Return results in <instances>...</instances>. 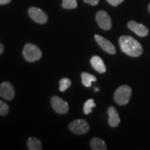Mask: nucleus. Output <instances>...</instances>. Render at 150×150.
<instances>
[{
	"mask_svg": "<svg viewBox=\"0 0 150 150\" xmlns=\"http://www.w3.org/2000/svg\"><path fill=\"white\" fill-rule=\"evenodd\" d=\"M121 50L131 57H138L142 54L143 50L140 43L129 35H122L119 38Z\"/></svg>",
	"mask_w": 150,
	"mask_h": 150,
	"instance_id": "1",
	"label": "nucleus"
},
{
	"mask_svg": "<svg viewBox=\"0 0 150 150\" xmlns=\"http://www.w3.org/2000/svg\"><path fill=\"white\" fill-rule=\"evenodd\" d=\"M132 94V90L129 86H120L114 94V100L120 106L126 105L129 103Z\"/></svg>",
	"mask_w": 150,
	"mask_h": 150,
	"instance_id": "2",
	"label": "nucleus"
},
{
	"mask_svg": "<svg viewBox=\"0 0 150 150\" xmlns=\"http://www.w3.org/2000/svg\"><path fill=\"white\" fill-rule=\"evenodd\" d=\"M24 59L28 62H35L38 61L42 57V52L38 47L31 43H27L23 50Z\"/></svg>",
	"mask_w": 150,
	"mask_h": 150,
	"instance_id": "3",
	"label": "nucleus"
},
{
	"mask_svg": "<svg viewBox=\"0 0 150 150\" xmlns=\"http://www.w3.org/2000/svg\"><path fill=\"white\" fill-rule=\"evenodd\" d=\"M69 129L75 134H85L89 131V124L83 119L74 120L69 125Z\"/></svg>",
	"mask_w": 150,
	"mask_h": 150,
	"instance_id": "4",
	"label": "nucleus"
},
{
	"mask_svg": "<svg viewBox=\"0 0 150 150\" xmlns=\"http://www.w3.org/2000/svg\"><path fill=\"white\" fill-rule=\"evenodd\" d=\"M96 20L99 27L101 29L106 30L110 29L112 27V22L109 15L106 11H99L96 14Z\"/></svg>",
	"mask_w": 150,
	"mask_h": 150,
	"instance_id": "5",
	"label": "nucleus"
},
{
	"mask_svg": "<svg viewBox=\"0 0 150 150\" xmlns=\"http://www.w3.org/2000/svg\"><path fill=\"white\" fill-rule=\"evenodd\" d=\"M51 104L54 110L59 114H65L68 112L69 106L67 102L61 97L54 96L52 97Z\"/></svg>",
	"mask_w": 150,
	"mask_h": 150,
	"instance_id": "6",
	"label": "nucleus"
},
{
	"mask_svg": "<svg viewBox=\"0 0 150 150\" xmlns=\"http://www.w3.org/2000/svg\"><path fill=\"white\" fill-rule=\"evenodd\" d=\"M28 13H29L30 18L37 23L45 24L47 22V16L40 8H36V7H31L28 10Z\"/></svg>",
	"mask_w": 150,
	"mask_h": 150,
	"instance_id": "7",
	"label": "nucleus"
},
{
	"mask_svg": "<svg viewBox=\"0 0 150 150\" xmlns=\"http://www.w3.org/2000/svg\"><path fill=\"white\" fill-rule=\"evenodd\" d=\"M0 97L8 101L13 99L15 89L10 82L5 81L0 84Z\"/></svg>",
	"mask_w": 150,
	"mask_h": 150,
	"instance_id": "8",
	"label": "nucleus"
},
{
	"mask_svg": "<svg viewBox=\"0 0 150 150\" xmlns=\"http://www.w3.org/2000/svg\"><path fill=\"white\" fill-rule=\"evenodd\" d=\"M95 39L97 42V44L102 47L104 51L110 54H115L116 53L115 47L107 39L97 34L95 35Z\"/></svg>",
	"mask_w": 150,
	"mask_h": 150,
	"instance_id": "9",
	"label": "nucleus"
},
{
	"mask_svg": "<svg viewBox=\"0 0 150 150\" xmlns=\"http://www.w3.org/2000/svg\"><path fill=\"white\" fill-rule=\"evenodd\" d=\"M127 26L131 31H132L140 37H145L149 33V30L145 25L137 23L136 22L133 21V20L129 21L127 24Z\"/></svg>",
	"mask_w": 150,
	"mask_h": 150,
	"instance_id": "10",
	"label": "nucleus"
},
{
	"mask_svg": "<svg viewBox=\"0 0 150 150\" xmlns=\"http://www.w3.org/2000/svg\"><path fill=\"white\" fill-rule=\"evenodd\" d=\"M107 113L108 115V124L111 127H116L120 122L119 114L113 106H110L108 108Z\"/></svg>",
	"mask_w": 150,
	"mask_h": 150,
	"instance_id": "11",
	"label": "nucleus"
},
{
	"mask_svg": "<svg viewBox=\"0 0 150 150\" xmlns=\"http://www.w3.org/2000/svg\"><path fill=\"white\" fill-rule=\"evenodd\" d=\"M91 64L92 67L99 73H104L106 71V67L103 60L98 56H94L91 59Z\"/></svg>",
	"mask_w": 150,
	"mask_h": 150,
	"instance_id": "12",
	"label": "nucleus"
},
{
	"mask_svg": "<svg viewBox=\"0 0 150 150\" xmlns=\"http://www.w3.org/2000/svg\"><path fill=\"white\" fill-rule=\"evenodd\" d=\"M91 147L93 150H106V145L104 140L99 138H93L91 140Z\"/></svg>",
	"mask_w": 150,
	"mask_h": 150,
	"instance_id": "13",
	"label": "nucleus"
},
{
	"mask_svg": "<svg viewBox=\"0 0 150 150\" xmlns=\"http://www.w3.org/2000/svg\"><path fill=\"white\" fill-rule=\"evenodd\" d=\"M27 147L29 150H41L42 149V143L40 140L36 138H29L27 140Z\"/></svg>",
	"mask_w": 150,
	"mask_h": 150,
	"instance_id": "14",
	"label": "nucleus"
},
{
	"mask_svg": "<svg viewBox=\"0 0 150 150\" xmlns=\"http://www.w3.org/2000/svg\"><path fill=\"white\" fill-rule=\"evenodd\" d=\"M82 83L86 87H91L92 82H95L97 81V78L93 74L87 72H83L81 74Z\"/></svg>",
	"mask_w": 150,
	"mask_h": 150,
	"instance_id": "15",
	"label": "nucleus"
},
{
	"mask_svg": "<svg viewBox=\"0 0 150 150\" xmlns=\"http://www.w3.org/2000/svg\"><path fill=\"white\" fill-rule=\"evenodd\" d=\"M95 106H96V104H95L94 99H88V100L86 101L83 105V112L86 115L91 113L93 111V108L95 107Z\"/></svg>",
	"mask_w": 150,
	"mask_h": 150,
	"instance_id": "16",
	"label": "nucleus"
},
{
	"mask_svg": "<svg viewBox=\"0 0 150 150\" xmlns=\"http://www.w3.org/2000/svg\"><path fill=\"white\" fill-rule=\"evenodd\" d=\"M77 6L76 0H63L62 7L65 9H74Z\"/></svg>",
	"mask_w": 150,
	"mask_h": 150,
	"instance_id": "17",
	"label": "nucleus"
},
{
	"mask_svg": "<svg viewBox=\"0 0 150 150\" xmlns=\"http://www.w3.org/2000/svg\"><path fill=\"white\" fill-rule=\"evenodd\" d=\"M71 86V81L68 78H63L60 80L59 90L61 92H64Z\"/></svg>",
	"mask_w": 150,
	"mask_h": 150,
	"instance_id": "18",
	"label": "nucleus"
},
{
	"mask_svg": "<svg viewBox=\"0 0 150 150\" xmlns=\"http://www.w3.org/2000/svg\"><path fill=\"white\" fill-rule=\"evenodd\" d=\"M9 106L0 99V115L5 116L8 113Z\"/></svg>",
	"mask_w": 150,
	"mask_h": 150,
	"instance_id": "19",
	"label": "nucleus"
},
{
	"mask_svg": "<svg viewBox=\"0 0 150 150\" xmlns=\"http://www.w3.org/2000/svg\"><path fill=\"white\" fill-rule=\"evenodd\" d=\"M110 5L113 6H117L121 3H122L124 0H106Z\"/></svg>",
	"mask_w": 150,
	"mask_h": 150,
	"instance_id": "20",
	"label": "nucleus"
},
{
	"mask_svg": "<svg viewBox=\"0 0 150 150\" xmlns=\"http://www.w3.org/2000/svg\"><path fill=\"white\" fill-rule=\"evenodd\" d=\"M83 1L92 6H96L97 4H98L99 0H83Z\"/></svg>",
	"mask_w": 150,
	"mask_h": 150,
	"instance_id": "21",
	"label": "nucleus"
},
{
	"mask_svg": "<svg viewBox=\"0 0 150 150\" xmlns=\"http://www.w3.org/2000/svg\"><path fill=\"white\" fill-rule=\"evenodd\" d=\"M11 0H0V4L1 5H4L10 3Z\"/></svg>",
	"mask_w": 150,
	"mask_h": 150,
	"instance_id": "22",
	"label": "nucleus"
},
{
	"mask_svg": "<svg viewBox=\"0 0 150 150\" xmlns=\"http://www.w3.org/2000/svg\"><path fill=\"white\" fill-rule=\"evenodd\" d=\"M4 51V47L3 45L0 42V55L2 54Z\"/></svg>",
	"mask_w": 150,
	"mask_h": 150,
	"instance_id": "23",
	"label": "nucleus"
},
{
	"mask_svg": "<svg viewBox=\"0 0 150 150\" xmlns=\"http://www.w3.org/2000/svg\"><path fill=\"white\" fill-rule=\"evenodd\" d=\"M148 10H149V13H150V3H149V6H148Z\"/></svg>",
	"mask_w": 150,
	"mask_h": 150,
	"instance_id": "24",
	"label": "nucleus"
},
{
	"mask_svg": "<svg viewBox=\"0 0 150 150\" xmlns=\"http://www.w3.org/2000/svg\"><path fill=\"white\" fill-rule=\"evenodd\" d=\"M95 91H98L99 89H98V88H95Z\"/></svg>",
	"mask_w": 150,
	"mask_h": 150,
	"instance_id": "25",
	"label": "nucleus"
}]
</instances>
